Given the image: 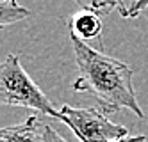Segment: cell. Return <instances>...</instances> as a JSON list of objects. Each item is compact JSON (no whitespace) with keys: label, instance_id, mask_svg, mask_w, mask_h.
Listing matches in <instances>:
<instances>
[{"label":"cell","instance_id":"10","mask_svg":"<svg viewBox=\"0 0 148 142\" xmlns=\"http://www.w3.org/2000/svg\"><path fill=\"white\" fill-rule=\"evenodd\" d=\"M112 142H146V137L145 135H134V137H127V139H121V140H112Z\"/></svg>","mask_w":148,"mask_h":142},{"label":"cell","instance_id":"7","mask_svg":"<svg viewBox=\"0 0 148 142\" xmlns=\"http://www.w3.org/2000/svg\"><path fill=\"white\" fill-rule=\"evenodd\" d=\"M30 11L22 7L16 0H0V27H7L29 18Z\"/></svg>","mask_w":148,"mask_h":142},{"label":"cell","instance_id":"9","mask_svg":"<svg viewBox=\"0 0 148 142\" xmlns=\"http://www.w3.org/2000/svg\"><path fill=\"white\" fill-rule=\"evenodd\" d=\"M39 142H68L64 137H61L50 124H45L41 128V139Z\"/></svg>","mask_w":148,"mask_h":142},{"label":"cell","instance_id":"8","mask_svg":"<svg viewBox=\"0 0 148 142\" xmlns=\"http://www.w3.org/2000/svg\"><path fill=\"white\" fill-rule=\"evenodd\" d=\"M146 7H148V0H136V2H134L129 9L121 11L120 14H121L123 18H136V16H139Z\"/></svg>","mask_w":148,"mask_h":142},{"label":"cell","instance_id":"5","mask_svg":"<svg viewBox=\"0 0 148 142\" xmlns=\"http://www.w3.org/2000/svg\"><path fill=\"white\" fill-rule=\"evenodd\" d=\"M70 27H71L73 34H77L84 41L100 37L102 29H103L102 18L97 16V14H93V13H88V11H82V13H79L77 16H73Z\"/></svg>","mask_w":148,"mask_h":142},{"label":"cell","instance_id":"3","mask_svg":"<svg viewBox=\"0 0 148 142\" xmlns=\"http://www.w3.org/2000/svg\"><path fill=\"white\" fill-rule=\"evenodd\" d=\"M62 123L79 137L80 142H112L129 137V130L109 121L107 116L95 107L77 108L62 105Z\"/></svg>","mask_w":148,"mask_h":142},{"label":"cell","instance_id":"6","mask_svg":"<svg viewBox=\"0 0 148 142\" xmlns=\"http://www.w3.org/2000/svg\"><path fill=\"white\" fill-rule=\"evenodd\" d=\"M73 2H75L79 7H82V11L93 13V14H97L100 18L111 14L112 11L121 13V11L127 9L123 5L127 0H73ZM132 2H136V0H132Z\"/></svg>","mask_w":148,"mask_h":142},{"label":"cell","instance_id":"2","mask_svg":"<svg viewBox=\"0 0 148 142\" xmlns=\"http://www.w3.org/2000/svg\"><path fill=\"white\" fill-rule=\"evenodd\" d=\"M0 101L11 107L30 108L62 123L61 110L54 108L43 91L29 76L16 53H9L0 66Z\"/></svg>","mask_w":148,"mask_h":142},{"label":"cell","instance_id":"1","mask_svg":"<svg viewBox=\"0 0 148 142\" xmlns=\"http://www.w3.org/2000/svg\"><path fill=\"white\" fill-rule=\"evenodd\" d=\"M70 43L80 71V76L73 82L71 89L75 92L91 94L98 101L103 114H118L127 108L139 119H146L143 108L137 103L132 85L134 71L129 64L105 55L102 50L91 48L73 32H70Z\"/></svg>","mask_w":148,"mask_h":142},{"label":"cell","instance_id":"4","mask_svg":"<svg viewBox=\"0 0 148 142\" xmlns=\"http://www.w3.org/2000/svg\"><path fill=\"white\" fill-rule=\"evenodd\" d=\"M36 116H29L23 123L2 128L0 132V142H39L41 130Z\"/></svg>","mask_w":148,"mask_h":142}]
</instances>
